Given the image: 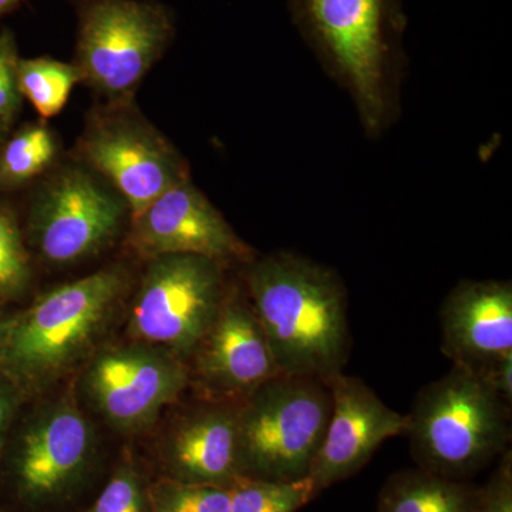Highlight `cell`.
Returning a JSON list of instances; mask_svg holds the SVG:
<instances>
[{
	"instance_id": "4316f807",
	"label": "cell",
	"mask_w": 512,
	"mask_h": 512,
	"mask_svg": "<svg viewBox=\"0 0 512 512\" xmlns=\"http://www.w3.org/2000/svg\"><path fill=\"white\" fill-rule=\"evenodd\" d=\"M508 407L512 404V353L498 357L476 373Z\"/></svg>"
},
{
	"instance_id": "f1b7e54d",
	"label": "cell",
	"mask_w": 512,
	"mask_h": 512,
	"mask_svg": "<svg viewBox=\"0 0 512 512\" xmlns=\"http://www.w3.org/2000/svg\"><path fill=\"white\" fill-rule=\"evenodd\" d=\"M25 0H0V19L15 12Z\"/></svg>"
},
{
	"instance_id": "4fadbf2b",
	"label": "cell",
	"mask_w": 512,
	"mask_h": 512,
	"mask_svg": "<svg viewBox=\"0 0 512 512\" xmlns=\"http://www.w3.org/2000/svg\"><path fill=\"white\" fill-rule=\"evenodd\" d=\"M187 366L197 396L231 403H241L261 384L281 375L238 275Z\"/></svg>"
},
{
	"instance_id": "5bb4252c",
	"label": "cell",
	"mask_w": 512,
	"mask_h": 512,
	"mask_svg": "<svg viewBox=\"0 0 512 512\" xmlns=\"http://www.w3.org/2000/svg\"><path fill=\"white\" fill-rule=\"evenodd\" d=\"M326 382L332 413L308 476L315 498L355 476L384 441L407 430V414L390 409L359 377L340 372Z\"/></svg>"
},
{
	"instance_id": "2e32d148",
	"label": "cell",
	"mask_w": 512,
	"mask_h": 512,
	"mask_svg": "<svg viewBox=\"0 0 512 512\" xmlns=\"http://www.w3.org/2000/svg\"><path fill=\"white\" fill-rule=\"evenodd\" d=\"M441 350L454 366L480 372L512 353V284L458 282L441 303Z\"/></svg>"
},
{
	"instance_id": "30bf717a",
	"label": "cell",
	"mask_w": 512,
	"mask_h": 512,
	"mask_svg": "<svg viewBox=\"0 0 512 512\" xmlns=\"http://www.w3.org/2000/svg\"><path fill=\"white\" fill-rule=\"evenodd\" d=\"M73 160L119 192L131 220L168 188L191 178L188 161L138 109L136 100L101 101L93 107Z\"/></svg>"
},
{
	"instance_id": "277c9868",
	"label": "cell",
	"mask_w": 512,
	"mask_h": 512,
	"mask_svg": "<svg viewBox=\"0 0 512 512\" xmlns=\"http://www.w3.org/2000/svg\"><path fill=\"white\" fill-rule=\"evenodd\" d=\"M406 436L417 467L468 481L510 448L511 407L476 373L453 365L417 393Z\"/></svg>"
},
{
	"instance_id": "cb8c5ba5",
	"label": "cell",
	"mask_w": 512,
	"mask_h": 512,
	"mask_svg": "<svg viewBox=\"0 0 512 512\" xmlns=\"http://www.w3.org/2000/svg\"><path fill=\"white\" fill-rule=\"evenodd\" d=\"M19 60L15 33L8 28L0 30V124L8 128L18 117L23 101L18 84Z\"/></svg>"
},
{
	"instance_id": "9c48e42d",
	"label": "cell",
	"mask_w": 512,
	"mask_h": 512,
	"mask_svg": "<svg viewBox=\"0 0 512 512\" xmlns=\"http://www.w3.org/2000/svg\"><path fill=\"white\" fill-rule=\"evenodd\" d=\"M130 208L83 164L72 161L45 175L30 200V248L46 265L73 266L96 258L124 237Z\"/></svg>"
},
{
	"instance_id": "ffe728a7",
	"label": "cell",
	"mask_w": 512,
	"mask_h": 512,
	"mask_svg": "<svg viewBox=\"0 0 512 512\" xmlns=\"http://www.w3.org/2000/svg\"><path fill=\"white\" fill-rule=\"evenodd\" d=\"M228 491L231 512H298L315 498L308 477L298 481L239 477Z\"/></svg>"
},
{
	"instance_id": "7c38bea8",
	"label": "cell",
	"mask_w": 512,
	"mask_h": 512,
	"mask_svg": "<svg viewBox=\"0 0 512 512\" xmlns=\"http://www.w3.org/2000/svg\"><path fill=\"white\" fill-rule=\"evenodd\" d=\"M124 239L141 262L194 255L241 268L256 255L191 178L168 188L133 218Z\"/></svg>"
},
{
	"instance_id": "f546056e",
	"label": "cell",
	"mask_w": 512,
	"mask_h": 512,
	"mask_svg": "<svg viewBox=\"0 0 512 512\" xmlns=\"http://www.w3.org/2000/svg\"><path fill=\"white\" fill-rule=\"evenodd\" d=\"M9 128L3 126V124H0V144L3 143V140H5L6 134H8Z\"/></svg>"
},
{
	"instance_id": "5b68a950",
	"label": "cell",
	"mask_w": 512,
	"mask_h": 512,
	"mask_svg": "<svg viewBox=\"0 0 512 512\" xmlns=\"http://www.w3.org/2000/svg\"><path fill=\"white\" fill-rule=\"evenodd\" d=\"M76 16L73 64L104 103L136 100L177 36L174 10L160 0H67Z\"/></svg>"
},
{
	"instance_id": "83f0119b",
	"label": "cell",
	"mask_w": 512,
	"mask_h": 512,
	"mask_svg": "<svg viewBox=\"0 0 512 512\" xmlns=\"http://www.w3.org/2000/svg\"><path fill=\"white\" fill-rule=\"evenodd\" d=\"M10 319H12V313L6 311L5 306H0V356H2L3 345H5L6 335H8Z\"/></svg>"
},
{
	"instance_id": "7a4b0ae2",
	"label": "cell",
	"mask_w": 512,
	"mask_h": 512,
	"mask_svg": "<svg viewBox=\"0 0 512 512\" xmlns=\"http://www.w3.org/2000/svg\"><path fill=\"white\" fill-rule=\"evenodd\" d=\"M279 373L329 380L352 349L349 293L328 265L292 251L255 255L238 268Z\"/></svg>"
},
{
	"instance_id": "52a82bcc",
	"label": "cell",
	"mask_w": 512,
	"mask_h": 512,
	"mask_svg": "<svg viewBox=\"0 0 512 512\" xmlns=\"http://www.w3.org/2000/svg\"><path fill=\"white\" fill-rule=\"evenodd\" d=\"M127 303V338L188 362L220 315L235 268L194 255L143 262Z\"/></svg>"
},
{
	"instance_id": "44dd1931",
	"label": "cell",
	"mask_w": 512,
	"mask_h": 512,
	"mask_svg": "<svg viewBox=\"0 0 512 512\" xmlns=\"http://www.w3.org/2000/svg\"><path fill=\"white\" fill-rule=\"evenodd\" d=\"M32 256L18 215L0 202V306L19 301L32 285Z\"/></svg>"
},
{
	"instance_id": "484cf974",
	"label": "cell",
	"mask_w": 512,
	"mask_h": 512,
	"mask_svg": "<svg viewBox=\"0 0 512 512\" xmlns=\"http://www.w3.org/2000/svg\"><path fill=\"white\" fill-rule=\"evenodd\" d=\"M28 397L18 384L0 372V461Z\"/></svg>"
},
{
	"instance_id": "d4e9b609",
	"label": "cell",
	"mask_w": 512,
	"mask_h": 512,
	"mask_svg": "<svg viewBox=\"0 0 512 512\" xmlns=\"http://www.w3.org/2000/svg\"><path fill=\"white\" fill-rule=\"evenodd\" d=\"M512 512V453L508 448L484 487L478 488L476 511Z\"/></svg>"
},
{
	"instance_id": "8fae6325",
	"label": "cell",
	"mask_w": 512,
	"mask_h": 512,
	"mask_svg": "<svg viewBox=\"0 0 512 512\" xmlns=\"http://www.w3.org/2000/svg\"><path fill=\"white\" fill-rule=\"evenodd\" d=\"M190 389L187 363L154 346L106 343L74 377L77 400L116 433L153 429L163 410Z\"/></svg>"
},
{
	"instance_id": "8992f818",
	"label": "cell",
	"mask_w": 512,
	"mask_h": 512,
	"mask_svg": "<svg viewBox=\"0 0 512 512\" xmlns=\"http://www.w3.org/2000/svg\"><path fill=\"white\" fill-rule=\"evenodd\" d=\"M332 392L326 380L278 375L238 403L239 476L298 481L325 437Z\"/></svg>"
},
{
	"instance_id": "3957f363",
	"label": "cell",
	"mask_w": 512,
	"mask_h": 512,
	"mask_svg": "<svg viewBox=\"0 0 512 512\" xmlns=\"http://www.w3.org/2000/svg\"><path fill=\"white\" fill-rule=\"evenodd\" d=\"M133 285V272L119 262L37 296L12 313L0 372L28 400L52 393L106 345Z\"/></svg>"
},
{
	"instance_id": "e0dca14e",
	"label": "cell",
	"mask_w": 512,
	"mask_h": 512,
	"mask_svg": "<svg viewBox=\"0 0 512 512\" xmlns=\"http://www.w3.org/2000/svg\"><path fill=\"white\" fill-rule=\"evenodd\" d=\"M478 488L419 467L403 470L384 483L376 512H474Z\"/></svg>"
},
{
	"instance_id": "9a60e30c",
	"label": "cell",
	"mask_w": 512,
	"mask_h": 512,
	"mask_svg": "<svg viewBox=\"0 0 512 512\" xmlns=\"http://www.w3.org/2000/svg\"><path fill=\"white\" fill-rule=\"evenodd\" d=\"M157 457L164 477L228 488L241 477L238 403L195 397L165 424Z\"/></svg>"
},
{
	"instance_id": "7402d4cb",
	"label": "cell",
	"mask_w": 512,
	"mask_h": 512,
	"mask_svg": "<svg viewBox=\"0 0 512 512\" xmlns=\"http://www.w3.org/2000/svg\"><path fill=\"white\" fill-rule=\"evenodd\" d=\"M150 512H231L227 487L158 477L148 483Z\"/></svg>"
},
{
	"instance_id": "6da1fadb",
	"label": "cell",
	"mask_w": 512,
	"mask_h": 512,
	"mask_svg": "<svg viewBox=\"0 0 512 512\" xmlns=\"http://www.w3.org/2000/svg\"><path fill=\"white\" fill-rule=\"evenodd\" d=\"M293 26L323 72L348 94L370 140L402 114L407 73L403 0H286Z\"/></svg>"
},
{
	"instance_id": "ba28073f",
	"label": "cell",
	"mask_w": 512,
	"mask_h": 512,
	"mask_svg": "<svg viewBox=\"0 0 512 512\" xmlns=\"http://www.w3.org/2000/svg\"><path fill=\"white\" fill-rule=\"evenodd\" d=\"M39 399L19 417L3 454L13 490L36 510L72 498L89 477L99 450L92 416L73 389Z\"/></svg>"
},
{
	"instance_id": "ac0fdd59",
	"label": "cell",
	"mask_w": 512,
	"mask_h": 512,
	"mask_svg": "<svg viewBox=\"0 0 512 512\" xmlns=\"http://www.w3.org/2000/svg\"><path fill=\"white\" fill-rule=\"evenodd\" d=\"M59 138L47 121H36L16 131L0 148V192L18 190L45 177L57 165Z\"/></svg>"
},
{
	"instance_id": "603a6c76",
	"label": "cell",
	"mask_w": 512,
	"mask_h": 512,
	"mask_svg": "<svg viewBox=\"0 0 512 512\" xmlns=\"http://www.w3.org/2000/svg\"><path fill=\"white\" fill-rule=\"evenodd\" d=\"M86 512H150L148 483L130 453L121 458L109 483Z\"/></svg>"
},
{
	"instance_id": "d6986e66",
	"label": "cell",
	"mask_w": 512,
	"mask_h": 512,
	"mask_svg": "<svg viewBox=\"0 0 512 512\" xmlns=\"http://www.w3.org/2000/svg\"><path fill=\"white\" fill-rule=\"evenodd\" d=\"M80 74L73 63L53 57L22 59L18 64L19 92L32 104L40 119L49 121L62 113Z\"/></svg>"
}]
</instances>
